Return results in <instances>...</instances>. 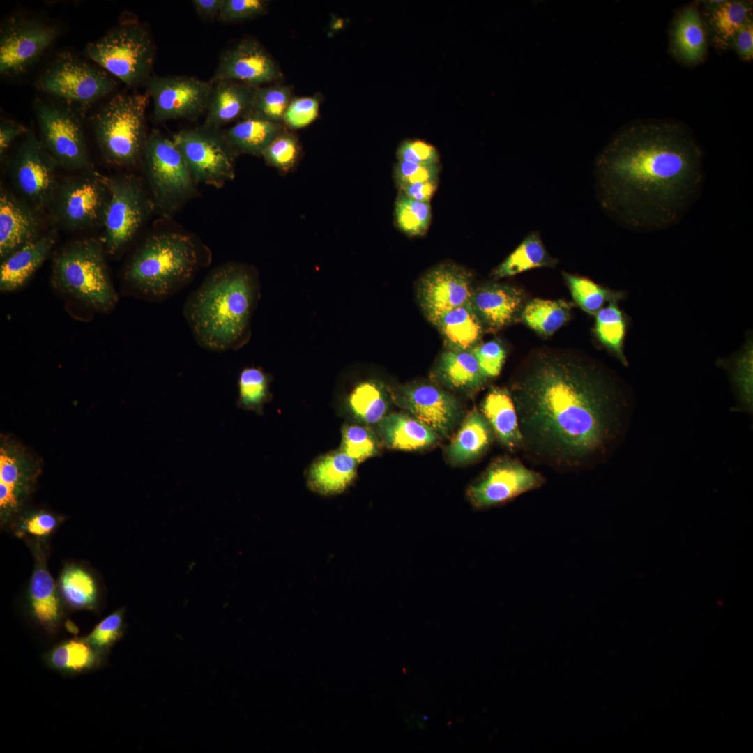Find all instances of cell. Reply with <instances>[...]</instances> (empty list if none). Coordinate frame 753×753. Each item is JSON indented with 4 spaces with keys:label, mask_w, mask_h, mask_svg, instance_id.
<instances>
[{
    "label": "cell",
    "mask_w": 753,
    "mask_h": 753,
    "mask_svg": "<svg viewBox=\"0 0 753 753\" xmlns=\"http://www.w3.org/2000/svg\"><path fill=\"white\" fill-rule=\"evenodd\" d=\"M510 395L524 451L563 469L608 459L626 434L633 407L604 369L572 351L531 353Z\"/></svg>",
    "instance_id": "1"
},
{
    "label": "cell",
    "mask_w": 753,
    "mask_h": 753,
    "mask_svg": "<svg viewBox=\"0 0 753 753\" xmlns=\"http://www.w3.org/2000/svg\"><path fill=\"white\" fill-rule=\"evenodd\" d=\"M703 152L693 132L678 122L643 120L622 128L595 165L604 209L634 230L656 231L679 223L699 199Z\"/></svg>",
    "instance_id": "2"
},
{
    "label": "cell",
    "mask_w": 753,
    "mask_h": 753,
    "mask_svg": "<svg viewBox=\"0 0 753 753\" xmlns=\"http://www.w3.org/2000/svg\"><path fill=\"white\" fill-rule=\"evenodd\" d=\"M259 296L254 271L226 263L213 269L189 294L183 314L199 346L214 352L236 350L249 340Z\"/></svg>",
    "instance_id": "3"
},
{
    "label": "cell",
    "mask_w": 753,
    "mask_h": 753,
    "mask_svg": "<svg viewBox=\"0 0 753 753\" xmlns=\"http://www.w3.org/2000/svg\"><path fill=\"white\" fill-rule=\"evenodd\" d=\"M209 262V250L192 236L180 232L157 233L136 250L123 277L135 294L162 301L188 286Z\"/></svg>",
    "instance_id": "4"
},
{
    "label": "cell",
    "mask_w": 753,
    "mask_h": 753,
    "mask_svg": "<svg viewBox=\"0 0 753 753\" xmlns=\"http://www.w3.org/2000/svg\"><path fill=\"white\" fill-rule=\"evenodd\" d=\"M149 98L147 92L116 94L96 114L95 137L108 162L130 165L142 156L148 137L146 109Z\"/></svg>",
    "instance_id": "5"
},
{
    "label": "cell",
    "mask_w": 753,
    "mask_h": 753,
    "mask_svg": "<svg viewBox=\"0 0 753 753\" xmlns=\"http://www.w3.org/2000/svg\"><path fill=\"white\" fill-rule=\"evenodd\" d=\"M56 287L96 308L112 307L117 296L109 277L100 245L91 240L75 242L55 258Z\"/></svg>",
    "instance_id": "6"
},
{
    "label": "cell",
    "mask_w": 753,
    "mask_h": 753,
    "mask_svg": "<svg viewBox=\"0 0 753 753\" xmlns=\"http://www.w3.org/2000/svg\"><path fill=\"white\" fill-rule=\"evenodd\" d=\"M84 52L107 72L126 84L135 86L149 78L155 47L144 26L126 24L89 43Z\"/></svg>",
    "instance_id": "7"
},
{
    "label": "cell",
    "mask_w": 753,
    "mask_h": 753,
    "mask_svg": "<svg viewBox=\"0 0 753 753\" xmlns=\"http://www.w3.org/2000/svg\"><path fill=\"white\" fill-rule=\"evenodd\" d=\"M142 157L154 202L162 213H174L193 196L196 182L172 139L153 130Z\"/></svg>",
    "instance_id": "8"
},
{
    "label": "cell",
    "mask_w": 753,
    "mask_h": 753,
    "mask_svg": "<svg viewBox=\"0 0 753 753\" xmlns=\"http://www.w3.org/2000/svg\"><path fill=\"white\" fill-rule=\"evenodd\" d=\"M172 140L196 183L221 187L234 178L236 150L219 128L184 129Z\"/></svg>",
    "instance_id": "9"
},
{
    "label": "cell",
    "mask_w": 753,
    "mask_h": 753,
    "mask_svg": "<svg viewBox=\"0 0 753 753\" xmlns=\"http://www.w3.org/2000/svg\"><path fill=\"white\" fill-rule=\"evenodd\" d=\"M36 86L68 105H87L109 94L116 84L105 70L63 52L41 74Z\"/></svg>",
    "instance_id": "10"
},
{
    "label": "cell",
    "mask_w": 753,
    "mask_h": 753,
    "mask_svg": "<svg viewBox=\"0 0 753 753\" xmlns=\"http://www.w3.org/2000/svg\"><path fill=\"white\" fill-rule=\"evenodd\" d=\"M34 111L40 141L58 165L72 170L91 167L79 116L70 106L36 99Z\"/></svg>",
    "instance_id": "11"
},
{
    "label": "cell",
    "mask_w": 753,
    "mask_h": 753,
    "mask_svg": "<svg viewBox=\"0 0 753 753\" xmlns=\"http://www.w3.org/2000/svg\"><path fill=\"white\" fill-rule=\"evenodd\" d=\"M109 195L102 223L107 251L115 254L135 237L147 218L151 204L137 178L106 177Z\"/></svg>",
    "instance_id": "12"
},
{
    "label": "cell",
    "mask_w": 753,
    "mask_h": 753,
    "mask_svg": "<svg viewBox=\"0 0 753 753\" xmlns=\"http://www.w3.org/2000/svg\"><path fill=\"white\" fill-rule=\"evenodd\" d=\"M57 165L40 138L29 130L13 155L10 167L15 186L35 208L52 204L58 188Z\"/></svg>",
    "instance_id": "13"
},
{
    "label": "cell",
    "mask_w": 753,
    "mask_h": 753,
    "mask_svg": "<svg viewBox=\"0 0 753 753\" xmlns=\"http://www.w3.org/2000/svg\"><path fill=\"white\" fill-rule=\"evenodd\" d=\"M59 33L53 24L23 17L4 22L0 32V73L20 75L31 68Z\"/></svg>",
    "instance_id": "14"
},
{
    "label": "cell",
    "mask_w": 753,
    "mask_h": 753,
    "mask_svg": "<svg viewBox=\"0 0 753 753\" xmlns=\"http://www.w3.org/2000/svg\"><path fill=\"white\" fill-rule=\"evenodd\" d=\"M473 280L470 271L452 262L441 263L424 273L416 292L427 319L435 326L445 313L470 302Z\"/></svg>",
    "instance_id": "15"
},
{
    "label": "cell",
    "mask_w": 753,
    "mask_h": 753,
    "mask_svg": "<svg viewBox=\"0 0 753 753\" xmlns=\"http://www.w3.org/2000/svg\"><path fill=\"white\" fill-rule=\"evenodd\" d=\"M153 115L161 122L192 119L206 111L213 82L192 76H153L146 81Z\"/></svg>",
    "instance_id": "16"
},
{
    "label": "cell",
    "mask_w": 753,
    "mask_h": 753,
    "mask_svg": "<svg viewBox=\"0 0 753 753\" xmlns=\"http://www.w3.org/2000/svg\"><path fill=\"white\" fill-rule=\"evenodd\" d=\"M108 195L106 177L94 173L62 184L52 204L64 227L82 229L102 222Z\"/></svg>",
    "instance_id": "17"
},
{
    "label": "cell",
    "mask_w": 753,
    "mask_h": 753,
    "mask_svg": "<svg viewBox=\"0 0 753 753\" xmlns=\"http://www.w3.org/2000/svg\"><path fill=\"white\" fill-rule=\"evenodd\" d=\"M544 482L540 473L519 462L503 459L492 465L482 478L470 487L468 495L476 507L487 508L535 489Z\"/></svg>",
    "instance_id": "18"
},
{
    "label": "cell",
    "mask_w": 753,
    "mask_h": 753,
    "mask_svg": "<svg viewBox=\"0 0 753 753\" xmlns=\"http://www.w3.org/2000/svg\"><path fill=\"white\" fill-rule=\"evenodd\" d=\"M280 76L277 65L263 47L254 40L244 39L222 53L211 80H230L256 87Z\"/></svg>",
    "instance_id": "19"
},
{
    "label": "cell",
    "mask_w": 753,
    "mask_h": 753,
    "mask_svg": "<svg viewBox=\"0 0 753 753\" xmlns=\"http://www.w3.org/2000/svg\"><path fill=\"white\" fill-rule=\"evenodd\" d=\"M399 402L417 420L437 434L446 435L459 416L457 401L429 384H414L400 390Z\"/></svg>",
    "instance_id": "20"
},
{
    "label": "cell",
    "mask_w": 753,
    "mask_h": 753,
    "mask_svg": "<svg viewBox=\"0 0 753 753\" xmlns=\"http://www.w3.org/2000/svg\"><path fill=\"white\" fill-rule=\"evenodd\" d=\"M524 301L521 289L497 283L473 288L470 298L484 332H496L513 323L522 311Z\"/></svg>",
    "instance_id": "21"
},
{
    "label": "cell",
    "mask_w": 753,
    "mask_h": 753,
    "mask_svg": "<svg viewBox=\"0 0 753 753\" xmlns=\"http://www.w3.org/2000/svg\"><path fill=\"white\" fill-rule=\"evenodd\" d=\"M38 220L31 207L2 188L0 193L1 260L38 238Z\"/></svg>",
    "instance_id": "22"
},
{
    "label": "cell",
    "mask_w": 753,
    "mask_h": 753,
    "mask_svg": "<svg viewBox=\"0 0 753 753\" xmlns=\"http://www.w3.org/2000/svg\"><path fill=\"white\" fill-rule=\"evenodd\" d=\"M211 82L213 88L206 111L205 126L219 128L250 113L257 87L230 80Z\"/></svg>",
    "instance_id": "23"
},
{
    "label": "cell",
    "mask_w": 753,
    "mask_h": 753,
    "mask_svg": "<svg viewBox=\"0 0 753 753\" xmlns=\"http://www.w3.org/2000/svg\"><path fill=\"white\" fill-rule=\"evenodd\" d=\"M55 240L54 234L50 233L3 259L0 266L1 291H11L23 286L45 261Z\"/></svg>",
    "instance_id": "24"
},
{
    "label": "cell",
    "mask_w": 753,
    "mask_h": 753,
    "mask_svg": "<svg viewBox=\"0 0 753 753\" xmlns=\"http://www.w3.org/2000/svg\"><path fill=\"white\" fill-rule=\"evenodd\" d=\"M434 326L447 349L451 351H471L479 344L484 333L470 302L445 313Z\"/></svg>",
    "instance_id": "25"
},
{
    "label": "cell",
    "mask_w": 753,
    "mask_h": 753,
    "mask_svg": "<svg viewBox=\"0 0 753 753\" xmlns=\"http://www.w3.org/2000/svg\"><path fill=\"white\" fill-rule=\"evenodd\" d=\"M356 462L342 451L327 454L311 466L308 484L311 489L321 494L340 493L354 479Z\"/></svg>",
    "instance_id": "26"
},
{
    "label": "cell",
    "mask_w": 753,
    "mask_h": 753,
    "mask_svg": "<svg viewBox=\"0 0 753 753\" xmlns=\"http://www.w3.org/2000/svg\"><path fill=\"white\" fill-rule=\"evenodd\" d=\"M437 380L446 386L462 391L479 389L487 379L471 351L446 350L435 370Z\"/></svg>",
    "instance_id": "27"
},
{
    "label": "cell",
    "mask_w": 753,
    "mask_h": 753,
    "mask_svg": "<svg viewBox=\"0 0 753 753\" xmlns=\"http://www.w3.org/2000/svg\"><path fill=\"white\" fill-rule=\"evenodd\" d=\"M482 411L501 442L509 449L522 446L517 412L508 390L493 388L482 403Z\"/></svg>",
    "instance_id": "28"
},
{
    "label": "cell",
    "mask_w": 753,
    "mask_h": 753,
    "mask_svg": "<svg viewBox=\"0 0 753 753\" xmlns=\"http://www.w3.org/2000/svg\"><path fill=\"white\" fill-rule=\"evenodd\" d=\"M385 442L393 448L414 450L428 447L437 440V434L415 418L393 413L381 420Z\"/></svg>",
    "instance_id": "29"
},
{
    "label": "cell",
    "mask_w": 753,
    "mask_h": 753,
    "mask_svg": "<svg viewBox=\"0 0 753 753\" xmlns=\"http://www.w3.org/2000/svg\"><path fill=\"white\" fill-rule=\"evenodd\" d=\"M34 555L36 564L29 588L31 610L39 622L51 625L60 617L59 600L54 579L45 566L42 554L36 549Z\"/></svg>",
    "instance_id": "30"
},
{
    "label": "cell",
    "mask_w": 753,
    "mask_h": 753,
    "mask_svg": "<svg viewBox=\"0 0 753 753\" xmlns=\"http://www.w3.org/2000/svg\"><path fill=\"white\" fill-rule=\"evenodd\" d=\"M673 44L678 54L687 63L701 60L706 50V36L699 12L694 5L678 15L673 29Z\"/></svg>",
    "instance_id": "31"
},
{
    "label": "cell",
    "mask_w": 753,
    "mask_h": 753,
    "mask_svg": "<svg viewBox=\"0 0 753 753\" xmlns=\"http://www.w3.org/2000/svg\"><path fill=\"white\" fill-rule=\"evenodd\" d=\"M708 14L715 43L725 48L731 45L738 30L752 18V8L745 1H711Z\"/></svg>",
    "instance_id": "32"
},
{
    "label": "cell",
    "mask_w": 753,
    "mask_h": 753,
    "mask_svg": "<svg viewBox=\"0 0 753 753\" xmlns=\"http://www.w3.org/2000/svg\"><path fill=\"white\" fill-rule=\"evenodd\" d=\"M280 127L274 123L249 114L225 133L235 150L262 155L270 143L280 134Z\"/></svg>",
    "instance_id": "33"
},
{
    "label": "cell",
    "mask_w": 753,
    "mask_h": 753,
    "mask_svg": "<svg viewBox=\"0 0 753 753\" xmlns=\"http://www.w3.org/2000/svg\"><path fill=\"white\" fill-rule=\"evenodd\" d=\"M557 259L547 252L538 232L529 234L493 271L494 279L511 277L541 267H554Z\"/></svg>",
    "instance_id": "34"
},
{
    "label": "cell",
    "mask_w": 753,
    "mask_h": 753,
    "mask_svg": "<svg viewBox=\"0 0 753 753\" xmlns=\"http://www.w3.org/2000/svg\"><path fill=\"white\" fill-rule=\"evenodd\" d=\"M492 441L490 425L485 418L473 410L466 417L457 436L448 448L450 457L457 462H468L479 457Z\"/></svg>",
    "instance_id": "35"
},
{
    "label": "cell",
    "mask_w": 753,
    "mask_h": 753,
    "mask_svg": "<svg viewBox=\"0 0 753 753\" xmlns=\"http://www.w3.org/2000/svg\"><path fill=\"white\" fill-rule=\"evenodd\" d=\"M28 482L16 456L1 447L0 509L1 519L3 523L18 510L20 496L26 490Z\"/></svg>",
    "instance_id": "36"
},
{
    "label": "cell",
    "mask_w": 753,
    "mask_h": 753,
    "mask_svg": "<svg viewBox=\"0 0 753 753\" xmlns=\"http://www.w3.org/2000/svg\"><path fill=\"white\" fill-rule=\"evenodd\" d=\"M571 304L563 300L535 298L523 307L521 317L531 328L542 335H550L570 318Z\"/></svg>",
    "instance_id": "37"
},
{
    "label": "cell",
    "mask_w": 753,
    "mask_h": 753,
    "mask_svg": "<svg viewBox=\"0 0 753 753\" xmlns=\"http://www.w3.org/2000/svg\"><path fill=\"white\" fill-rule=\"evenodd\" d=\"M616 302H609L608 305L595 314V332L599 341L613 352L623 365H627L628 361L623 350L626 322Z\"/></svg>",
    "instance_id": "38"
},
{
    "label": "cell",
    "mask_w": 753,
    "mask_h": 753,
    "mask_svg": "<svg viewBox=\"0 0 753 753\" xmlns=\"http://www.w3.org/2000/svg\"><path fill=\"white\" fill-rule=\"evenodd\" d=\"M59 588L66 602L73 607L91 608L96 602L98 593L96 581L81 567H66L60 577Z\"/></svg>",
    "instance_id": "39"
},
{
    "label": "cell",
    "mask_w": 753,
    "mask_h": 753,
    "mask_svg": "<svg viewBox=\"0 0 753 753\" xmlns=\"http://www.w3.org/2000/svg\"><path fill=\"white\" fill-rule=\"evenodd\" d=\"M349 403L356 417L372 424L383 419L388 406L386 390L375 381L357 385L351 393Z\"/></svg>",
    "instance_id": "40"
},
{
    "label": "cell",
    "mask_w": 753,
    "mask_h": 753,
    "mask_svg": "<svg viewBox=\"0 0 753 753\" xmlns=\"http://www.w3.org/2000/svg\"><path fill=\"white\" fill-rule=\"evenodd\" d=\"M563 275L575 302L588 314L595 315L607 301H618L623 296L622 292L607 289L588 278L567 273Z\"/></svg>",
    "instance_id": "41"
},
{
    "label": "cell",
    "mask_w": 753,
    "mask_h": 753,
    "mask_svg": "<svg viewBox=\"0 0 753 753\" xmlns=\"http://www.w3.org/2000/svg\"><path fill=\"white\" fill-rule=\"evenodd\" d=\"M431 219L430 203L417 201L399 192L395 205V220L401 231L410 236H423Z\"/></svg>",
    "instance_id": "42"
},
{
    "label": "cell",
    "mask_w": 753,
    "mask_h": 753,
    "mask_svg": "<svg viewBox=\"0 0 753 753\" xmlns=\"http://www.w3.org/2000/svg\"><path fill=\"white\" fill-rule=\"evenodd\" d=\"M268 375L257 367L244 368L238 376V405L259 411L269 397Z\"/></svg>",
    "instance_id": "43"
},
{
    "label": "cell",
    "mask_w": 753,
    "mask_h": 753,
    "mask_svg": "<svg viewBox=\"0 0 753 753\" xmlns=\"http://www.w3.org/2000/svg\"><path fill=\"white\" fill-rule=\"evenodd\" d=\"M290 98L289 89L283 86L257 87L250 114L277 123L283 119Z\"/></svg>",
    "instance_id": "44"
},
{
    "label": "cell",
    "mask_w": 753,
    "mask_h": 753,
    "mask_svg": "<svg viewBox=\"0 0 753 753\" xmlns=\"http://www.w3.org/2000/svg\"><path fill=\"white\" fill-rule=\"evenodd\" d=\"M731 375L736 390L737 402L733 407V411L752 414L753 389H752V347L747 349L738 356L731 365Z\"/></svg>",
    "instance_id": "45"
},
{
    "label": "cell",
    "mask_w": 753,
    "mask_h": 753,
    "mask_svg": "<svg viewBox=\"0 0 753 753\" xmlns=\"http://www.w3.org/2000/svg\"><path fill=\"white\" fill-rule=\"evenodd\" d=\"M342 450L360 462L376 452L377 444L368 429L357 425H347L342 429Z\"/></svg>",
    "instance_id": "46"
},
{
    "label": "cell",
    "mask_w": 753,
    "mask_h": 753,
    "mask_svg": "<svg viewBox=\"0 0 753 753\" xmlns=\"http://www.w3.org/2000/svg\"><path fill=\"white\" fill-rule=\"evenodd\" d=\"M51 661L59 669L79 670L92 664L93 655L85 644L71 641L57 648L51 656Z\"/></svg>",
    "instance_id": "47"
},
{
    "label": "cell",
    "mask_w": 753,
    "mask_h": 753,
    "mask_svg": "<svg viewBox=\"0 0 753 753\" xmlns=\"http://www.w3.org/2000/svg\"><path fill=\"white\" fill-rule=\"evenodd\" d=\"M471 352L476 358L483 374L487 377L498 376L504 363L506 351L502 343L491 340L474 347Z\"/></svg>",
    "instance_id": "48"
},
{
    "label": "cell",
    "mask_w": 753,
    "mask_h": 753,
    "mask_svg": "<svg viewBox=\"0 0 753 753\" xmlns=\"http://www.w3.org/2000/svg\"><path fill=\"white\" fill-rule=\"evenodd\" d=\"M298 155L296 139L288 134L280 133L262 153L267 162L281 169H288Z\"/></svg>",
    "instance_id": "49"
},
{
    "label": "cell",
    "mask_w": 753,
    "mask_h": 753,
    "mask_svg": "<svg viewBox=\"0 0 753 753\" xmlns=\"http://www.w3.org/2000/svg\"><path fill=\"white\" fill-rule=\"evenodd\" d=\"M439 163L419 164L399 160L395 167V178L398 186L420 182L438 181Z\"/></svg>",
    "instance_id": "50"
},
{
    "label": "cell",
    "mask_w": 753,
    "mask_h": 753,
    "mask_svg": "<svg viewBox=\"0 0 753 753\" xmlns=\"http://www.w3.org/2000/svg\"><path fill=\"white\" fill-rule=\"evenodd\" d=\"M319 102L312 97H303L291 101L283 120L294 128H300L311 123L318 116Z\"/></svg>",
    "instance_id": "51"
},
{
    "label": "cell",
    "mask_w": 753,
    "mask_h": 753,
    "mask_svg": "<svg viewBox=\"0 0 753 753\" xmlns=\"http://www.w3.org/2000/svg\"><path fill=\"white\" fill-rule=\"evenodd\" d=\"M266 8L263 0H225L218 18L225 22L246 20L262 14Z\"/></svg>",
    "instance_id": "52"
},
{
    "label": "cell",
    "mask_w": 753,
    "mask_h": 753,
    "mask_svg": "<svg viewBox=\"0 0 753 753\" xmlns=\"http://www.w3.org/2000/svg\"><path fill=\"white\" fill-rule=\"evenodd\" d=\"M399 160L419 164L438 163L439 153L432 145L421 140L403 142L396 152Z\"/></svg>",
    "instance_id": "53"
},
{
    "label": "cell",
    "mask_w": 753,
    "mask_h": 753,
    "mask_svg": "<svg viewBox=\"0 0 753 753\" xmlns=\"http://www.w3.org/2000/svg\"><path fill=\"white\" fill-rule=\"evenodd\" d=\"M123 614L116 611L102 620L88 637V641L98 648H103L114 641L121 634Z\"/></svg>",
    "instance_id": "54"
},
{
    "label": "cell",
    "mask_w": 753,
    "mask_h": 753,
    "mask_svg": "<svg viewBox=\"0 0 753 753\" xmlns=\"http://www.w3.org/2000/svg\"><path fill=\"white\" fill-rule=\"evenodd\" d=\"M58 519L52 514L38 512L26 518L23 524L24 532L36 537H46L53 532Z\"/></svg>",
    "instance_id": "55"
},
{
    "label": "cell",
    "mask_w": 753,
    "mask_h": 753,
    "mask_svg": "<svg viewBox=\"0 0 753 753\" xmlns=\"http://www.w3.org/2000/svg\"><path fill=\"white\" fill-rule=\"evenodd\" d=\"M731 45L744 60L750 61L753 56V21L747 20L736 33Z\"/></svg>",
    "instance_id": "56"
},
{
    "label": "cell",
    "mask_w": 753,
    "mask_h": 753,
    "mask_svg": "<svg viewBox=\"0 0 753 753\" xmlns=\"http://www.w3.org/2000/svg\"><path fill=\"white\" fill-rule=\"evenodd\" d=\"M29 130L22 123L10 119H1L0 122V155L2 159L13 142Z\"/></svg>",
    "instance_id": "57"
},
{
    "label": "cell",
    "mask_w": 753,
    "mask_h": 753,
    "mask_svg": "<svg viewBox=\"0 0 753 753\" xmlns=\"http://www.w3.org/2000/svg\"><path fill=\"white\" fill-rule=\"evenodd\" d=\"M438 181L420 182L398 186L400 192L407 197L420 202L430 203L437 188Z\"/></svg>",
    "instance_id": "58"
},
{
    "label": "cell",
    "mask_w": 753,
    "mask_h": 753,
    "mask_svg": "<svg viewBox=\"0 0 753 753\" xmlns=\"http://www.w3.org/2000/svg\"><path fill=\"white\" fill-rule=\"evenodd\" d=\"M225 0H193L192 3L197 15L204 20L218 17Z\"/></svg>",
    "instance_id": "59"
}]
</instances>
